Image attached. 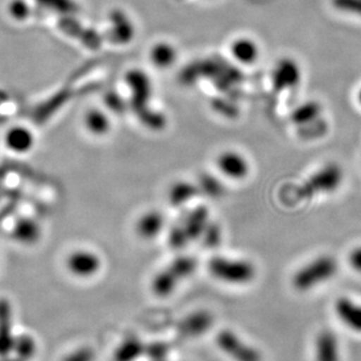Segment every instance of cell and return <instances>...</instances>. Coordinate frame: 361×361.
<instances>
[{
    "mask_svg": "<svg viewBox=\"0 0 361 361\" xmlns=\"http://www.w3.org/2000/svg\"><path fill=\"white\" fill-rule=\"evenodd\" d=\"M338 318L348 329L361 334V305L350 298L338 299L334 306Z\"/></svg>",
    "mask_w": 361,
    "mask_h": 361,
    "instance_id": "9",
    "label": "cell"
},
{
    "mask_svg": "<svg viewBox=\"0 0 361 361\" xmlns=\"http://www.w3.org/2000/svg\"><path fill=\"white\" fill-rule=\"evenodd\" d=\"M337 271V262L334 257L322 256L297 271L293 277V285L299 291H309L334 278Z\"/></svg>",
    "mask_w": 361,
    "mask_h": 361,
    "instance_id": "2",
    "label": "cell"
},
{
    "mask_svg": "<svg viewBox=\"0 0 361 361\" xmlns=\"http://www.w3.org/2000/svg\"><path fill=\"white\" fill-rule=\"evenodd\" d=\"M214 319L207 311L192 313L180 323V332L185 337H198L204 334L212 326Z\"/></svg>",
    "mask_w": 361,
    "mask_h": 361,
    "instance_id": "12",
    "label": "cell"
},
{
    "mask_svg": "<svg viewBox=\"0 0 361 361\" xmlns=\"http://www.w3.org/2000/svg\"><path fill=\"white\" fill-rule=\"evenodd\" d=\"M230 53L233 56V59L242 65H252L257 63L259 58V47L257 42L252 39L240 37L231 42Z\"/></svg>",
    "mask_w": 361,
    "mask_h": 361,
    "instance_id": "11",
    "label": "cell"
},
{
    "mask_svg": "<svg viewBox=\"0 0 361 361\" xmlns=\"http://www.w3.org/2000/svg\"><path fill=\"white\" fill-rule=\"evenodd\" d=\"M146 345L137 337H127L114 352V361H136L145 355Z\"/></svg>",
    "mask_w": 361,
    "mask_h": 361,
    "instance_id": "16",
    "label": "cell"
},
{
    "mask_svg": "<svg viewBox=\"0 0 361 361\" xmlns=\"http://www.w3.org/2000/svg\"><path fill=\"white\" fill-rule=\"evenodd\" d=\"M10 13L14 19H26L28 16V7L24 0H13L10 5Z\"/></svg>",
    "mask_w": 361,
    "mask_h": 361,
    "instance_id": "24",
    "label": "cell"
},
{
    "mask_svg": "<svg viewBox=\"0 0 361 361\" xmlns=\"http://www.w3.org/2000/svg\"><path fill=\"white\" fill-rule=\"evenodd\" d=\"M216 343L219 350L233 361H262L261 353L233 331H222Z\"/></svg>",
    "mask_w": 361,
    "mask_h": 361,
    "instance_id": "3",
    "label": "cell"
},
{
    "mask_svg": "<svg viewBox=\"0 0 361 361\" xmlns=\"http://www.w3.org/2000/svg\"><path fill=\"white\" fill-rule=\"evenodd\" d=\"M5 145L13 153H28L35 146V135L26 127L16 126L7 130Z\"/></svg>",
    "mask_w": 361,
    "mask_h": 361,
    "instance_id": "10",
    "label": "cell"
},
{
    "mask_svg": "<svg viewBox=\"0 0 361 361\" xmlns=\"http://www.w3.org/2000/svg\"><path fill=\"white\" fill-rule=\"evenodd\" d=\"M209 272L216 279L231 285L247 284L256 277L252 263L233 258H214L209 263Z\"/></svg>",
    "mask_w": 361,
    "mask_h": 361,
    "instance_id": "1",
    "label": "cell"
},
{
    "mask_svg": "<svg viewBox=\"0 0 361 361\" xmlns=\"http://www.w3.org/2000/svg\"><path fill=\"white\" fill-rule=\"evenodd\" d=\"M66 267L78 278H90L101 270L102 262L97 254L90 250H75L68 255Z\"/></svg>",
    "mask_w": 361,
    "mask_h": 361,
    "instance_id": "5",
    "label": "cell"
},
{
    "mask_svg": "<svg viewBox=\"0 0 361 361\" xmlns=\"http://www.w3.org/2000/svg\"><path fill=\"white\" fill-rule=\"evenodd\" d=\"M21 360H28L37 353V343L31 336L21 334L14 339L13 350Z\"/></svg>",
    "mask_w": 361,
    "mask_h": 361,
    "instance_id": "21",
    "label": "cell"
},
{
    "mask_svg": "<svg viewBox=\"0 0 361 361\" xmlns=\"http://www.w3.org/2000/svg\"><path fill=\"white\" fill-rule=\"evenodd\" d=\"M95 352L90 348H80L74 350L63 359V361H94Z\"/></svg>",
    "mask_w": 361,
    "mask_h": 361,
    "instance_id": "23",
    "label": "cell"
},
{
    "mask_svg": "<svg viewBox=\"0 0 361 361\" xmlns=\"http://www.w3.org/2000/svg\"><path fill=\"white\" fill-rule=\"evenodd\" d=\"M302 68L299 63L291 58L281 59L272 72L274 86L281 90L298 87V85L302 82Z\"/></svg>",
    "mask_w": 361,
    "mask_h": 361,
    "instance_id": "7",
    "label": "cell"
},
{
    "mask_svg": "<svg viewBox=\"0 0 361 361\" xmlns=\"http://www.w3.org/2000/svg\"><path fill=\"white\" fill-rule=\"evenodd\" d=\"M344 180V173L337 164L320 168L306 183V195L332 194L338 190Z\"/></svg>",
    "mask_w": 361,
    "mask_h": 361,
    "instance_id": "4",
    "label": "cell"
},
{
    "mask_svg": "<svg viewBox=\"0 0 361 361\" xmlns=\"http://www.w3.org/2000/svg\"><path fill=\"white\" fill-rule=\"evenodd\" d=\"M149 59L157 68L166 70V68H171L176 63L178 52L174 46L171 44L159 42L150 49Z\"/></svg>",
    "mask_w": 361,
    "mask_h": 361,
    "instance_id": "15",
    "label": "cell"
},
{
    "mask_svg": "<svg viewBox=\"0 0 361 361\" xmlns=\"http://www.w3.org/2000/svg\"><path fill=\"white\" fill-rule=\"evenodd\" d=\"M168 353H169V346L164 343H153V344L147 345L146 351H145V355L153 361L167 359Z\"/></svg>",
    "mask_w": 361,
    "mask_h": 361,
    "instance_id": "22",
    "label": "cell"
},
{
    "mask_svg": "<svg viewBox=\"0 0 361 361\" xmlns=\"http://www.w3.org/2000/svg\"><path fill=\"white\" fill-rule=\"evenodd\" d=\"M216 166L219 173L230 180H243L250 173V164L247 157L236 150H226L219 154Z\"/></svg>",
    "mask_w": 361,
    "mask_h": 361,
    "instance_id": "6",
    "label": "cell"
},
{
    "mask_svg": "<svg viewBox=\"0 0 361 361\" xmlns=\"http://www.w3.org/2000/svg\"><path fill=\"white\" fill-rule=\"evenodd\" d=\"M357 97H358V102H359V104H360V106H361V87L359 88L358 95H357Z\"/></svg>",
    "mask_w": 361,
    "mask_h": 361,
    "instance_id": "26",
    "label": "cell"
},
{
    "mask_svg": "<svg viewBox=\"0 0 361 361\" xmlns=\"http://www.w3.org/2000/svg\"><path fill=\"white\" fill-rule=\"evenodd\" d=\"M323 107L316 101H309L299 106L293 113V121L297 125L312 126L322 118Z\"/></svg>",
    "mask_w": 361,
    "mask_h": 361,
    "instance_id": "20",
    "label": "cell"
},
{
    "mask_svg": "<svg viewBox=\"0 0 361 361\" xmlns=\"http://www.w3.org/2000/svg\"><path fill=\"white\" fill-rule=\"evenodd\" d=\"M159 361H168L167 359H164V360H159Z\"/></svg>",
    "mask_w": 361,
    "mask_h": 361,
    "instance_id": "27",
    "label": "cell"
},
{
    "mask_svg": "<svg viewBox=\"0 0 361 361\" xmlns=\"http://www.w3.org/2000/svg\"><path fill=\"white\" fill-rule=\"evenodd\" d=\"M348 262L352 268L361 274V247H355L352 250L350 257H348Z\"/></svg>",
    "mask_w": 361,
    "mask_h": 361,
    "instance_id": "25",
    "label": "cell"
},
{
    "mask_svg": "<svg viewBox=\"0 0 361 361\" xmlns=\"http://www.w3.org/2000/svg\"><path fill=\"white\" fill-rule=\"evenodd\" d=\"M12 237L19 243L35 244L40 238V226L33 219H20L12 229Z\"/></svg>",
    "mask_w": 361,
    "mask_h": 361,
    "instance_id": "18",
    "label": "cell"
},
{
    "mask_svg": "<svg viewBox=\"0 0 361 361\" xmlns=\"http://www.w3.org/2000/svg\"><path fill=\"white\" fill-rule=\"evenodd\" d=\"M180 278L171 268L161 271L153 281V291L160 297H167L175 291L180 284Z\"/></svg>",
    "mask_w": 361,
    "mask_h": 361,
    "instance_id": "19",
    "label": "cell"
},
{
    "mask_svg": "<svg viewBox=\"0 0 361 361\" xmlns=\"http://www.w3.org/2000/svg\"><path fill=\"white\" fill-rule=\"evenodd\" d=\"M316 361H341L337 337L330 331H324L317 338Z\"/></svg>",
    "mask_w": 361,
    "mask_h": 361,
    "instance_id": "13",
    "label": "cell"
},
{
    "mask_svg": "<svg viewBox=\"0 0 361 361\" xmlns=\"http://www.w3.org/2000/svg\"><path fill=\"white\" fill-rule=\"evenodd\" d=\"M164 216L157 212H149L143 214L136 224V231L140 237L145 240H153L160 235L164 230Z\"/></svg>",
    "mask_w": 361,
    "mask_h": 361,
    "instance_id": "14",
    "label": "cell"
},
{
    "mask_svg": "<svg viewBox=\"0 0 361 361\" xmlns=\"http://www.w3.org/2000/svg\"><path fill=\"white\" fill-rule=\"evenodd\" d=\"M85 127L92 135L104 136L111 130V118L100 109H90L84 118Z\"/></svg>",
    "mask_w": 361,
    "mask_h": 361,
    "instance_id": "17",
    "label": "cell"
},
{
    "mask_svg": "<svg viewBox=\"0 0 361 361\" xmlns=\"http://www.w3.org/2000/svg\"><path fill=\"white\" fill-rule=\"evenodd\" d=\"M12 334V311L10 302L1 299L0 300V357H6L12 350L14 344Z\"/></svg>",
    "mask_w": 361,
    "mask_h": 361,
    "instance_id": "8",
    "label": "cell"
}]
</instances>
